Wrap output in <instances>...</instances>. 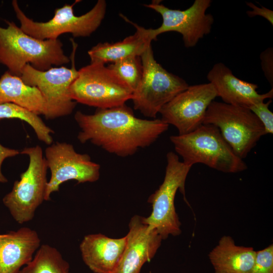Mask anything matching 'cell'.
<instances>
[{
    "mask_svg": "<svg viewBox=\"0 0 273 273\" xmlns=\"http://www.w3.org/2000/svg\"><path fill=\"white\" fill-rule=\"evenodd\" d=\"M70 59L71 68L61 66L40 71L27 64L23 69L21 78L26 84L37 87L46 103L44 115L47 119H53L70 114L76 102L70 97L69 87L78 75L75 64L77 44L73 39Z\"/></svg>",
    "mask_w": 273,
    "mask_h": 273,
    "instance_id": "obj_10",
    "label": "cell"
},
{
    "mask_svg": "<svg viewBox=\"0 0 273 273\" xmlns=\"http://www.w3.org/2000/svg\"><path fill=\"white\" fill-rule=\"evenodd\" d=\"M140 58L143 75L131 100L135 110L145 116L155 118L166 104L189 85L185 80L168 72L157 62L151 45Z\"/></svg>",
    "mask_w": 273,
    "mask_h": 273,
    "instance_id": "obj_8",
    "label": "cell"
},
{
    "mask_svg": "<svg viewBox=\"0 0 273 273\" xmlns=\"http://www.w3.org/2000/svg\"><path fill=\"white\" fill-rule=\"evenodd\" d=\"M250 273H273V245L256 251L253 266Z\"/></svg>",
    "mask_w": 273,
    "mask_h": 273,
    "instance_id": "obj_24",
    "label": "cell"
},
{
    "mask_svg": "<svg viewBox=\"0 0 273 273\" xmlns=\"http://www.w3.org/2000/svg\"><path fill=\"white\" fill-rule=\"evenodd\" d=\"M5 21L7 27L0 26V63L12 74L20 77L27 64L46 71L70 61L59 39H38L25 33L15 22Z\"/></svg>",
    "mask_w": 273,
    "mask_h": 273,
    "instance_id": "obj_2",
    "label": "cell"
},
{
    "mask_svg": "<svg viewBox=\"0 0 273 273\" xmlns=\"http://www.w3.org/2000/svg\"><path fill=\"white\" fill-rule=\"evenodd\" d=\"M5 118H17L25 121L33 129L39 140L48 145L52 144L51 134L54 132L38 115L12 103L1 104L0 120Z\"/></svg>",
    "mask_w": 273,
    "mask_h": 273,
    "instance_id": "obj_22",
    "label": "cell"
},
{
    "mask_svg": "<svg viewBox=\"0 0 273 273\" xmlns=\"http://www.w3.org/2000/svg\"><path fill=\"white\" fill-rule=\"evenodd\" d=\"M20 273H71L70 265L55 247L43 244Z\"/></svg>",
    "mask_w": 273,
    "mask_h": 273,
    "instance_id": "obj_21",
    "label": "cell"
},
{
    "mask_svg": "<svg viewBox=\"0 0 273 273\" xmlns=\"http://www.w3.org/2000/svg\"><path fill=\"white\" fill-rule=\"evenodd\" d=\"M45 159L51 175L48 181L44 200L59 190L60 185L70 180L77 184L97 181L100 175V165L92 161L86 154H80L72 145L56 142L45 150Z\"/></svg>",
    "mask_w": 273,
    "mask_h": 273,
    "instance_id": "obj_11",
    "label": "cell"
},
{
    "mask_svg": "<svg viewBox=\"0 0 273 273\" xmlns=\"http://www.w3.org/2000/svg\"><path fill=\"white\" fill-rule=\"evenodd\" d=\"M203 124H211L236 154L243 159L266 134L263 125L248 108L212 101L206 111Z\"/></svg>",
    "mask_w": 273,
    "mask_h": 273,
    "instance_id": "obj_7",
    "label": "cell"
},
{
    "mask_svg": "<svg viewBox=\"0 0 273 273\" xmlns=\"http://www.w3.org/2000/svg\"><path fill=\"white\" fill-rule=\"evenodd\" d=\"M74 119L80 128L77 139L90 142L108 153L125 157L140 148L150 146L168 128L161 119H144L135 116L125 105L98 109L93 114L77 111Z\"/></svg>",
    "mask_w": 273,
    "mask_h": 273,
    "instance_id": "obj_1",
    "label": "cell"
},
{
    "mask_svg": "<svg viewBox=\"0 0 273 273\" xmlns=\"http://www.w3.org/2000/svg\"><path fill=\"white\" fill-rule=\"evenodd\" d=\"M223 103L249 108L252 105L273 98V88L268 92L260 94L257 91V84L237 77L223 63L215 64L207 75Z\"/></svg>",
    "mask_w": 273,
    "mask_h": 273,
    "instance_id": "obj_15",
    "label": "cell"
},
{
    "mask_svg": "<svg viewBox=\"0 0 273 273\" xmlns=\"http://www.w3.org/2000/svg\"><path fill=\"white\" fill-rule=\"evenodd\" d=\"M120 16L136 28L135 32L122 41L115 43L100 42L89 50L87 53L90 63L105 64L124 59L141 57L154 40L152 29H146L131 22L122 15Z\"/></svg>",
    "mask_w": 273,
    "mask_h": 273,
    "instance_id": "obj_18",
    "label": "cell"
},
{
    "mask_svg": "<svg viewBox=\"0 0 273 273\" xmlns=\"http://www.w3.org/2000/svg\"><path fill=\"white\" fill-rule=\"evenodd\" d=\"M216 97L209 82L189 86L161 108V119L175 126L179 135L190 133L203 124L207 108Z\"/></svg>",
    "mask_w": 273,
    "mask_h": 273,
    "instance_id": "obj_13",
    "label": "cell"
},
{
    "mask_svg": "<svg viewBox=\"0 0 273 273\" xmlns=\"http://www.w3.org/2000/svg\"><path fill=\"white\" fill-rule=\"evenodd\" d=\"M183 162L192 166L202 163L224 173H238L247 169L246 163L226 142L219 130L202 124L194 131L169 138Z\"/></svg>",
    "mask_w": 273,
    "mask_h": 273,
    "instance_id": "obj_3",
    "label": "cell"
},
{
    "mask_svg": "<svg viewBox=\"0 0 273 273\" xmlns=\"http://www.w3.org/2000/svg\"><path fill=\"white\" fill-rule=\"evenodd\" d=\"M126 244L115 273H141L143 266L155 255L163 240L156 230L135 215L128 224Z\"/></svg>",
    "mask_w": 273,
    "mask_h": 273,
    "instance_id": "obj_14",
    "label": "cell"
},
{
    "mask_svg": "<svg viewBox=\"0 0 273 273\" xmlns=\"http://www.w3.org/2000/svg\"><path fill=\"white\" fill-rule=\"evenodd\" d=\"M271 99L267 102L264 101L251 106L250 109L258 118L264 126L266 134L273 133V113L269 109Z\"/></svg>",
    "mask_w": 273,
    "mask_h": 273,
    "instance_id": "obj_25",
    "label": "cell"
},
{
    "mask_svg": "<svg viewBox=\"0 0 273 273\" xmlns=\"http://www.w3.org/2000/svg\"><path fill=\"white\" fill-rule=\"evenodd\" d=\"M12 103L36 115H44L46 103L39 90L8 71L0 78V104Z\"/></svg>",
    "mask_w": 273,
    "mask_h": 273,
    "instance_id": "obj_20",
    "label": "cell"
},
{
    "mask_svg": "<svg viewBox=\"0 0 273 273\" xmlns=\"http://www.w3.org/2000/svg\"><path fill=\"white\" fill-rule=\"evenodd\" d=\"M246 5L252 9L251 11L246 12L247 15L249 17L261 16L266 19L272 26L273 25V11L272 10L262 6L259 7L252 2H246Z\"/></svg>",
    "mask_w": 273,
    "mask_h": 273,
    "instance_id": "obj_27",
    "label": "cell"
},
{
    "mask_svg": "<svg viewBox=\"0 0 273 273\" xmlns=\"http://www.w3.org/2000/svg\"><path fill=\"white\" fill-rule=\"evenodd\" d=\"M134 92L139 84L143 75L140 57L124 59L110 64L108 66Z\"/></svg>",
    "mask_w": 273,
    "mask_h": 273,
    "instance_id": "obj_23",
    "label": "cell"
},
{
    "mask_svg": "<svg viewBox=\"0 0 273 273\" xmlns=\"http://www.w3.org/2000/svg\"><path fill=\"white\" fill-rule=\"evenodd\" d=\"M20 152L16 149L5 147L0 143V183H5L8 179L3 174L1 171V166L4 160L9 157H13L18 155Z\"/></svg>",
    "mask_w": 273,
    "mask_h": 273,
    "instance_id": "obj_28",
    "label": "cell"
},
{
    "mask_svg": "<svg viewBox=\"0 0 273 273\" xmlns=\"http://www.w3.org/2000/svg\"><path fill=\"white\" fill-rule=\"evenodd\" d=\"M20 153L28 156V168L3 201L16 221L23 224L33 218L36 210L44 200L48 168L39 146L25 148Z\"/></svg>",
    "mask_w": 273,
    "mask_h": 273,
    "instance_id": "obj_9",
    "label": "cell"
},
{
    "mask_svg": "<svg viewBox=\"0 0 273 273\" xmlns=\"http://www.w3.org/2000/svg\"><path fill=\"white\" fill-rule=\"evenodd\" d=\"M69 92L76 103L109 109L125 105L132 99L133 91L105 64L90 63L78 70Z\"/></svg>",
    "mask_w": 273,
    "mask_h": 273,
    "instance_id": "obj_5",
    "label": "cell"
},
{
    "mask_svg": "<svg viewBox=\"0 0 273 273\" xmlns=\"http://www.w3.org/2000/svg\"><path fill=\"white\" fill-rule=\"evenodd\" d=\"M211 0H195L192 5L184 10L171 9L160 3L153 1L145 6L158 13L162 17V23L156 29H152L154 40L160 34L175 31L182 35L185 47H195L200 39L210 33L214 23L213 16L206 13L210 7Z\"/></svg>",
    "mask_w": 273,
    "mask_h": 273,
    "instance_id": "obj_12",
    "label": "cell"
},
{
    "mask_svg": "<svg viewBox=\"0 0 273 273\" xmlns=\"http://www.w3.org/2000/svg\"><path fill=\"white\" fill-rule=\"evenodd\" d=\"M163 181L148 198V202L152 205V212L148 217H143L144 222L156 230L162 240L166 239L169 236H177L181 233V223L175 210L174 199L179 190L189 205L185 195V183L192 167L180 161L178 155L172 151L167 153Z\"/></svg>",
    "mask_w": 273,
    "mask_h": 273,
    "instance_id": "obj_4",
    "label": "cell"
},
{
    "mask_svg": "<svg viewBox=\"0 0 273 273\" xmlns=\"http://www.w3.org/2000/svg\"><path fill=\"white\" fill-rule=\"evenodd\" d=\"M261 66L264 75L273 87V49L269 47L260 55Z\"/></svg>",
    "mask_w": 273,
    "mask_h": 273,
    "instance_id": "obj_26",
    "label": "cell"
},
{
    "mask_svg": "<svg viewBox=\"0 0 273 273\" xmlns=\"http://www.w3.org/2000/svg\"><path fill=\"white\" fill-rule=\"evenodd\" d=\"M40 246L37 233L29 228L0 234V273H20Z\"/></svg>",
    "mask_w": 273,
    "mask_h": 273,
    "instance_id": "obj_17",
    "label": "cell"
},
{
    "mask_svg": "<svg viewBox=\"0 0 273 273\" xmlns=\"http://www.w3.org/2000/svg\"><path fill=\"white\" fill-rule=\"evenodd\" d=\"M126 244V236L112 238L102 234L85 236L79 249L85 264L94 273H115Z\"/></svg>",
    "mask_w": 273,
    "mask_h": 273,
    "instance_id": "obj_16",
    "label": "cell"
},
{
    "mask_svg": "<svg viewBox=\"0 0 273 273\" xmlns=\"http://www.w3.org/2000/svg\"><path fill=\"white\" fill-rule=\"evenodd\" d=\"M66 4L55 9L53 18L47 22H36L28 17L16 0L12 5L20 28L28 35L40 40L57 39L62 34L69 33L74 37H87L100 26L106 11V2L99 0L88 12L81 16L74 13L73 6Z\"/></svg>",
    "mask_w": 273,
    "mask_h": 273,
    "instance_id": "obj_6",
    "label": "cell"
},
{
    "mask_svg": "<svg viewBox=\"0 0 273 273\" xmlns=\"http://www.w3.org/2000/svg\"><path fill=\"white\" fill-rule=\"evenodd\" d=\"M256 251L251 247L237 245L230 236H223L208 254L214 273H250Z\"/></svg>",
    "mask_w": 273,
    "mask_h": 273,
    "instance_id": "obj_19",
    "label": "cell"
}]
</instances>
